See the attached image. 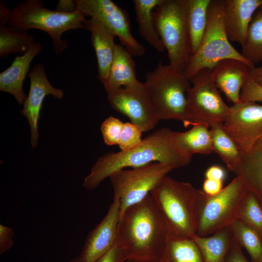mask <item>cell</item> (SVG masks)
Listing matches in <instances>:
<instances>
[{
    "instance_id": "cell-1",
    "label": "cell",
    "mask_w": 262,
    "mask_h": 262,
    "mask_svg": "<svg viewBox=\"0 0 262 262\" xmlns=\"http://www.w3.org/2000/svg\"><path fill=\"white\" fill-rule=\"evenodd\" d=\"M192 155L178 144L175 131L164 127L147 135L138 146L127 151L110 152L98 157L83 185L89 190L97 188L114 173L131 167L136 168L153 163L169 165L174 169L189 164Z\"/></svg>"
},
{
    "instance_id": "cell-2",
    "label": "cell",
    "mask_w": 262,
    "mask_h": 262,
    "mask_svg": "<svg viewBox=\"0 0 262 262\" xmlns=\"http://www.w3.org/2000/svg\"><path fill=\"white\" fill-rule=\"evenodd\" d=\"M168 237L165 220L150 194L120 215L115 242L126 260L160 261Z\"/></svg>"
},
{
    "instance_id": "cell-3",
    "label": "cell",
    "mask_w": 262,
    "mask_h": 262,
    "mask_svg": "<svg viewBox=\"0 0 262 262\" xmlns=\"http://www.w3.org/2000/svg\"><path fill=\"white\" fill-rule=\"evenodd\" d=\"M199 189L165 176L151 191L166 224L168 235L191 238L196 232V204Z\"/></svg>"
},
{
    "instance_id": "cell-4",
    "label": "cell",
    "mask_w": 262,
    "mask_h": 262,
    "mask_svg": "<svg viewBox=\"0 0 262 262\" xmlns=\"http://www.w3.org/2000/svg\"><path fill=\"white\" fill-rule=\"evenodd\" d=\"M80 11L61 12L46 8L41 0H25L11 10L9 25L28 31L36 29L48 33L52 39L54 52L61 54L68 47V42L62 38L66 31L87 30V19Z\"/></svg>"
},
{
    "instance_id": "cell-5",
    "label": "cell",
    "mask_w": 262,
    "mask_h": 262,
    "mask_svg": "<svg viewBox=\"0 0 262 262\" xmlns=\"http://www.w3.org/2000/svg\"><path fill=\"white\" fill-rule=\"evenodd\" d=\"M145 77L144 84L160 119H176L186 127L189 126L186 97L191 86L189 79L162 62L147 72Z\"/></svg>"
},
{
    "instance_id": "cell-6",
    "label": "cell",
    "mask_w": 262,
    "mask_h": 262,
    "mask_svg": "<svg viewBox=\"0 0 262 262\" xmlns=\"http://www.w3.org/2000/svg\"><path fill=\"white\" fill-rule=\"evenodd\" d=\"M223 6L224 0H211L205 33L197 50L182 72L188 79L201 70L211 69L225 59H235L255 66L243 57L228 39L224 26Z\"/></svg>"
},
{
    "instance_id": "cell-7",
    "label": "cell",
    "mask_w": 262,
    "mask_h": 262,
    "mask_svg": "<svg viewBox=\"0 0 262 262\" xmlns=\"http://www.w3.org/2000/svg\"><path fill=\"white\" fill-rule=\"evenodd\" d=\"M247 189L236 176L218 194L210 196L199 189L196 204V234L207 236L228 228L235 220Z\"/></svg>"
},
{
    "instance_id": "cell-8",
    "label": "cell",
    "mask_w": 262,
    "mask_h": 262,
    "mask_svg": "<svg viewBox=\"0 0 262 262\" xmlns=\"http://www.w3.org/2000/svg\"><path fill=\"white\" fill-rule=\"evenodd\" d=\"M153 19L167 51L168 65L174 69L183 72L190 58L186 0H163L153 11Z\"/></svg>"
},
{
    "instance_id": "cell-9",
    "label": "cell",
    "mask_w": 262,
    "mask_h": 262,
    "mask_svg": "<svg viewBox=\"0 0 262 262\" xmlns=\"http://www.w3.org/2000/svg\"><path fill=\"white\" fill-rule=\"evenodd\" d=\"M192 85L187 92L189 125L210 127L223 123L230 111L212 79L211 69L200 70L189 79Z\"/></svg>"
},
{
    "instance_id": "cell-10",
    "label": "cell",
    "mask_w": 262,
    "mask_h": 262,
    "mask_svg": "<svg viewBox=\"0 0 262 262\" xmlns=\"http://www.w3.org/2000/svg\"><path fill=\"white\" fill-rule=\"evenodd\" d=\"M173 169L169 165L156 162L112 174L109 178L114 196L120 200V215L128 208L144 199Z\"/></svg>"
},
{
    "instance_id": "cell-11",
    "label": "cell",
    "mask_w": 262,
    "mask_h": 262,
    "mask_svg": "<svg viewBox=\"0 0 262 262\" xmlns=\"http://www.w3.org/2000/svg\"><path fill=\"white\" fill-rule=\"evenodd\" d=\"M77 10L96 19L117 36L132 56L141 57L146 49L132 35L127 12L111 0H76Z\"/></svg>"
},
{
    "instance_id": "cell-12",
    "label": "cell",
    "mask_w": 262,
    "mask_h": 262,
    "mask_svg": "<svg viewBox=\"0 0 262 262\" xmlns=\"http://www.w3.org/2000/svg\"><path fill=\"white\" fill-rule=\"evenodd\" d=\"M106 92L112 107L128 116L142 132L152 130L160 120L144 82Z\"/></svg>"
},
{
    "instance_id": "cell-13",
    "label": "cell",
    "mask_w": 262,
    "mask_h": 262,
    "mask_svg": "<svg viewBox=\"0 0 262 262\" xmlns=\"http://www.w3.org/2000/svg\"><path fill=\"white\" fill-rule=\"evenodd\" d=\"M223 127L241 152L249 151L262 138V105L248 101L233 104Z\"/></svg>"
},
{
    "instance_id": "cell-14",
    "label": "cell",
    "mask_w": 262,
    "mask_h": 262,
    "mask_svg": "<svg viewBox=\"0 0 262 262\" xmlns=\"http://www.w3.org/2000/svg\"><path fill=\"white\" fill-rule=\"evenodd\" d=\"M28 75L30 79V91L20 113L28 120L31 130V143L34 148L38 145V121L45 97L51 95L61 99L64 97V93L62 89L56 88L51 84L41 64H36Z\"/></svg>"
},
{
    "instance_id": "cell-15",
    "label": "cell",
    "mask_w": 262,
    "mask_h": 262,
    "mask_svg": "<svg viewBox=\"0 0 262 262\" xmlns=\"http://www.w3.org/2000/svg\"><path fill=\"white\" fill-rule=\"evenodd\" d=\"M120 204L119 199L114 196L106 215L87 236L79 256L83 262H94L115 243L120 217Z\"/></svg>"
},
{
    "instance_id": "cell-16",
    "label": "cell",
    "mask_w": 262,
    "mask_h": 262,
    "mask_svg": "<svg viewBox=\"0 0 262 262\" xmlns=\"http://www.w3.org/2000/svg\"><path fill=\"white\" fill-rule=\"evenodd\" d=\"M251 67L243 61L229 58L220 61L211 69V76L217 88L233 104L240 102L241 89Z\"/></svg>"
},
{
    "instance_id": "cell-17",
    "label": "cell",
    "mask_w": 262,
    "mask_h": 262,
    "mask_svg": "<svg viewBox=\"0 0 262 262\" xmlns=\"http://www.w3.org/2000/svg\"><path fill=\"white\" fill-rule=\"evenodd\" d=\"M262 0H224L223 22L229 41L243 45L254 13Z\"/></svg>"
},
{
    "instance_id": "cell-18",
    "label": "cell",
    "mask_w": 262,
    "mask_h": 262,
    "mask_svg": "<svg viewBox=\"0 0 262 262\" xmlns=\"http://www.w3.org/2000/svg\"><path fill=\"white\" fill-rule=\"evenodd\" d=\"M42 49L39 43H35L24 54L17 56L11 65L0 74V90L13 95L20 105L24 104L27 96L23 84L33 59Z\"/></svg>"
},
{
    "instance_id": "cell-19",
    "label": "cell",
    "mask_w": 262,
    "mask_h": 262,
    "mask_svg": "<svg viewBox=\"0 0 262 262\" xmlns=\"http://www.w3.org/2000/svg\"><path fill=\"white\" fill-rule=\"evenodd\" d=\"M87 30L91 32L90 41L97 56L98 78L103 85L109 76L116 44L115 35L98 20H87Z\"/></svg>"
},
{
    "instance_id": "cell-20",
    "label": "cell",
    "mask_w": 262,
    "mask_h": 262,
    "mask_svg": "<svg viewBox=\"0 0 262 262\" xmlns=\"http://www.w3.org/2000/svg\"><path fill=\"white\" fill-rule=\"evenodd\" d=\"M233 172L243 180L262 207V138L249 151L242 153L240 162Z\"/></svg>"
},
{
    "instance_id": "cell-21",
    "label": "cell",
    "mask_w": 262,
    "mask_h": 262,
    "mask_svg": "<svg viewBox=\"0 0 262 262\" xmlns=\"http://www.w3.org/2000/svg\"><path fill=\"white\" fill-rule=\"evenodd\" d=\"M139 82L136 76L132 56L121 44H116L109 78L104 85L106 92Z\"/></svg>"
},
{
    "instance_id": "cell-22",
    "label": "cell",
    "mask_w": 262,
    "mask_h": 262,
    "mask_svg": "<svg viewBox=\"0 0 262 262\" xmlns=\"http://www.w3.org/2000/svg\"><path fill=\"white\" fill-rule=\"evenodd\" d=\"M211 0H186V23L190 57L197 50L205 33Z\"/></svg>"
},
{
    "instance_id": "cell-23",
    "label": "cell",
    "mask_w": 262,
    "mask_h": 262,
    "mask_svg": "<svg viewBox=\"0 0 262 262\" xmlns=\"http://www.w3.org/2000/svg\"><path fill=\"white\" fill-rule=\"evenodd\" d=\"M163 0H133L138 33L149 45L157 51L165 49L155 28L153 10Z\"/></svg>"
},
{
    "instance_id": "cell-24",
    "label": "cell",
    "mask_w": 262,
    "mask_h": 262,
    "mask_svg": "<svg viewBox=\"0 0 262 262\" xmlns=\"http://www.w3.org/2000/svg\"><path fill=\"white\" fill-rule=\"evenodd\" d=\"M233 238L230 229L227 228L209 236L195 234L191 238L198 246L204 262H224Z\"/></svg>"
},
{
    "instance_id": "cell-25",
    "label": "cell",
    "mask_w": 262,
    "mask_h": 262,
    "mask_svg": "<svg viewBox=\"0 0 262 262\" xmlns=\"http://www.w3.org/2000/svg\"><path fill=\"white\" fill-rule=\"evenodd\" d=\"M175 137L181 148L192 155L196 153L207 155L214 152L210 130L206 126L196 124L187 131H175Z\"/></svg>"
},
{
    "instance_id": "cell-26",
    "label": "cell",
    "mask_w": 262,
    "mask_h": 262,
    "mask_svg": "<svg viewBox=\"0 0 262 262\" xmlns=\"http://www.w3.org/2000/svg\"><path fill=\"white\" fill-rule=\"evenodd\" d=\"M160 262H204L201 253L192 238L169 236Z\"/></svg>"
},
{
    "instance_id": "cell-27",
    "label": "cell",
    "mask_w": 262,
    "mask_h": 262,
    "mask_svg": "<svg viewBox=\"0 0 262 262\" xmlns=\"http://www.w3.org/2000/svg\"><path fill=\"white\" fill-rule=\"evenodd\" d=\"M34 37L17 28L0 23V56L13 53L25 54L34 44Z\"/></svg>"
},
{
    "instance_id": "cell-28",
    "label": "cell",
    "mask_w": 262,
    "mask_h": 262,
    "mask_svg": "<svg viewBox=\"0 0 262 262\" xmlns=\"http://www.w3.org/2000/svg\"><path fill=\"white\" fill-rule=\"evenodd\" d=\"M210 132L213 151L220 156L229 169L233 171L240 162L241 151L224 130L222 123L212 125Z\"/></svg>"
},
{
    "instance_id": "cell-29",
    "label": "cell",
    "mask_w": 262,
    "mask_h": 262,
    "mask_svg": "<svg viewBox=\"0 0 262 262\" xmlns=\"http://www.w3.org/2000/svg\"><path fill=\"white\" fill-rule=\"evenodd\" d=\"M242 48L241 55L250 64L262 62V4L254 14Z\"/></svg>"
},
{
    "instance_id": "cell-30",
    "label": "cell",
    "mask_w": 262,
    "mask_h": 262,
    "mask_svg": "<svg viewBox=\"0 0 262 262\" xmlns=\"http://www.w3.org/2000/svg\"><path fill=\"white\" fill-rule=\"evenodd\" d=\"M228 228L235 239L248 253L250 262H262V237L237 219Z\"/></svg>"
},
{
    "instance_id": "cell-31",
    "label": "cell",
    "mask_w": 262,
    "mask_h": 262,
    "mask_svg": "<svg viewBox=\"0 0 262 262\" xmlns=\"http://www.w3.org/2000/svg\"><path fill=\"white\" fill-rule=\"evenodd\" d=\"M237 219L253 229L262 237V207L252 192L247 191L242 198Z\"/></svg>"
},
{
    "instance_id": "cell-32",
    "label": "cell",
    "mask_w": 262,
    "mask_h": 262,
    "mask_svg": "<svg viewBox=\"0 0 262 262\" xmlns=\"http://www.w3.org/2000/svg\"><path fill=\"white\" fill-rule=\"evenodd\" d=\"M124 123L113 116L107 118L102 123L100 130L105 143L109 146L118 145Z\"/></svg>"
},
{
    "instance_id": "cell-33",
    "label": "cell",
    "mask_w": 262,
    "mask_h": 262,
    "mask_svg": "<svg viewBox=\"0 0 262 262\" xmlns=\"http://www.w3.org/2000/svg\"><path fill=\"white\" fill-rule=\"evenodd\" d=\"M142 131L131 122H125L118 144L121 150L127 151L139 146L142 142Z\"/></svg>"
},
{
    "instance_id": "cell-34",
    "label": "cell",
    "mask_w": 262,
    "mask_h": 262,
    "mask_svg": "<svg viewBox=\"0 0 262 262\" xmlns=\"http://www.w3.org/2000/svg\"><path fill=\"white\" fill-rule=\"evenodd\" d=\"M240 101H262V86L258 84L252 79L250 73L242 86Z\"/></svg>"
},
{
    "instance_id": "cell-35",
    "label": "cell",
    "mask_w": 262,
    "mask_h": 262,
    "mask_svg": "<svg viewBox=\"0 0 262 262\" xmlns=\"http://www.w3.org/2000/svg\"><path fill=\"white\" fill-rule=\"evenodd\" d=\"M125 260L123 249L115 242L109 250L94 262H124Z\"/></svg>"
},
{
    "instance_id": "cell-36",
    "label": "cell",
    "mask_w": 262,
    "mask_h": 262,
    "mask_svg": "<svg viewBox=\"0 0 262 262\" xmlns=\"http://www.w3.org/2000/svg\"><path fill=\"white\" fill-rule=\"evenodd\" d=\"M13 229L8 227L0 225V255L8 250L14 245Z\"/></svg>"
},
{
    "instance_id": "cell-37",
    "label": "cell",
    "mask_w": 262,
    "mask_h": 262,
    "mask_svg": "<svg viewBox=\"0 0 262 262\" xmlns=\"http://www.w3.org/2000/svg\"><path fill=\"white\" fill-rule=\"evenodd\" d=\"M224 262H250L244 255L242 247L234 237L228 251Z\"/></svg>"
},
{
    "instance_id": "cell-38",
    "label": "cell",
    "mask_w": 262,
    "mask_h": 262,
    "mask_svg": "<svg viewBox=\"0 0 262 262\" xmlns=\"http://www.w3.org/2000/svg\"><path fill=\"white\" fill-rule=\"evenodd\" d=\"M223 181L205 179L202 185V191L206 195L213 196L219 193L223 189Z\"/></svg>"
},
{
    "instance_id": "cell-39",
    "label": "cell",
    "mask_w": 262,
    "mask_h": 262,
    "mask_svg": "<svg viewBox=\"0 0 262 262\" xmlns=\"http://www.w3.org/2000/svg\"><path fill=\"white\" fill-rule=\"evenodd\" d=\"M206 179L223 181L226 177V172L224 168L217 165L209 167L205 171Z\"/></svg>"
},
{
    "instance_id": "cell-40",
    "label": "cell",
    "mask_w": 262,
    "mask_h": 262,
    "mask_svg": "<svg viewBox=\"0 0 262 262\" xmlns=\"http://www.w3.org/2000/svg\"><path fill=\"white\" fill-rule=\"evenodd\" d=\"M77 10L75 0H61L56 7V11L64 12L71 13Z\"/></svg>"
},
{
    "instance_id": "cell-41",
    "label": "cell",
    "mask_w": 262,
    "mask_h": 262,
    "mask_svg": "<svg viewBox=\"0 0 262 262\" xmlns=\"http://www.w3.org/2000/svg\"><path fill=\"white\" fill-rule=\"evenodd\" d=\"M10 10L6 6L3 1L0 2V23L7 24L9 23L10 19Z\"/></svg>"
},
{
    "instance_id": "cell-42",
    "label": "cell",
    "mask_w": 262,
    "mask_h": 262,
    "mask_svg": "<svg viewBox=\"0 0 262 262\" xmlns=\"http://www.w3.org/2000/svg\"><path fill=\"white\" fill-rule=\"evenodd\" d=\"M250 75L255 82L262 86V65L259 67H251Z\"/></svg>"
},
{
    "instance_id": "cell-43",
    "label": "cell",
    "mask_w": 262,
    "mask_h": 262,
    "mask_svg": "<svg viewBox=\"0 0 262 262\" xmlns=\"http://www.w3.org/2000/svg\"><path fill=\"white\" fill-rule=\"evenodd\" d=\"M124 262H160L159 261H147V260H140L134 259H128Z\"/></svg>"
},
{
    "instance_id": "cell-44",
    "label": "cell",
    "mask_w": 262,
    "mask_h": 262,
    "mask_svg": "<svg viewBox=\"0 0 262 262\" xmlns=\"http://www.w3.org/2000/svg\"><path fill=\"white\" fill-rule=\"evenodd\" d=\"M69 262H83L80 257H77L71 260Z\"/></svg>"
}]
</instances>
